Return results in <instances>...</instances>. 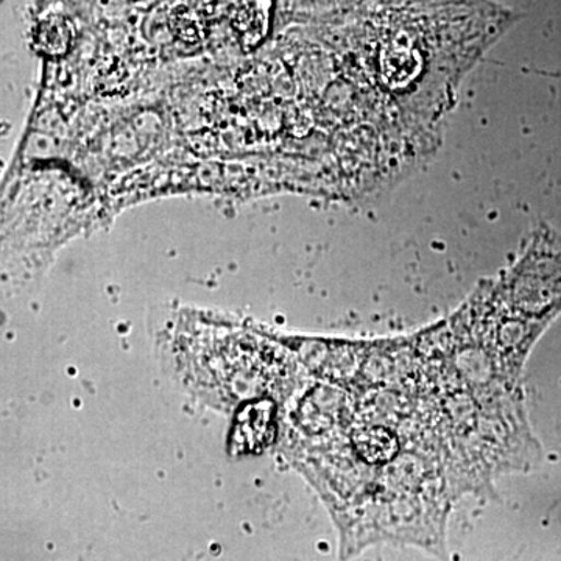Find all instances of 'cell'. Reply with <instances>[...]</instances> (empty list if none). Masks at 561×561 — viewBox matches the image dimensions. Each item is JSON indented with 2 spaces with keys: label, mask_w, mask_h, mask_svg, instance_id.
<instances>
[{
  "label": "cell",
  "mask_w": 561,
  "mask_h": 561,
  "mask_svg": "<svg viewBox=\"0 0 561 561\" xmlns=\"http://www.w3.org/2000/svg\"><path fill=\"white\" fill-rule=\"evenodd\" d=\"M357 449L371 463H383L393 459L398 451L397 438L386 430L362 432L357 438Z\"/></svg>",
  "instance_id": "1"
}]
</instances>
